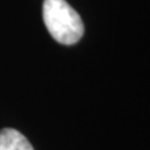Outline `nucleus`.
Segmentation results:
<instances>
[{"instance_id":"1","label":"nucleus","mask_w":150,"mask_h":150,"mask_svg":"<svg viewBox=\"0 0 150 150\" xmlns=\"http://www.w3.org/2000/svg\"><path fill=\"white\" fill-rule=\"evenodd\" d=\"M43 19L50 35L60 44L73 45L84 34L80 15L65 0H44Z\"/></svg>"},{"instance_id":"2","label":"nucleus","mask_w":150,"mask_h":150,"mask_svg":"<svg viewBox=\"0 0 150 150\" xmlns=\"http://www.w3.org/2000/svg\"><path fill=\"white\" fill-rule=\"evenodd\" d=\"M0 150H34V148L20 131L6 128L0 130Z\"/></svg>"}]
</instances>
